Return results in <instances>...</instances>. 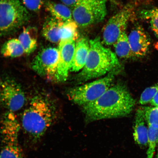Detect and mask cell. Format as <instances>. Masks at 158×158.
I'll list each match as a JSON object with an SVG mask.
<instances>
[{"label": "cell", "mask_w": 158, "mask_h": 158, "mask_svg": "<svg viewBox=\"0 0 158 158\" xmlns=\"http://www.w3.org/2000/svg\"><path fill=\"white\" fill-rule=\"evenodd\" d=\"M72 13L74 20L80 26L100 23L107 14L106 0H78Z\"/></svg>", "instance_id": "cell-7"}, {"label": "cell", "mask_w": 158, "mask_h": 158, "mask_svg": "<svg viewBox=\"0 0 158 158\" xmlns=\"http://www.w3.org/2000/svg\"><path fill=\"white\" fill-rule=\"evenodd\" d=\"M150 103L153 106H158V93L154 96Z\"/></svg>", "instance_id": "cell-28"}, {"label": "cell", "mask_w": 158, "mask_h": 158, "mask_svg": "<svg viewBox=\"0 0 158 158\" xmlns=\"http://www.w3.org/2000/svg\"><path fill=\"white\" fill-rule=\"evenodd\" d=\"M63 23L52 17L47 18L43 25V36L51 43H59L60 40L59 35V30Z\"/></svg>", "instance_id": "cell-17"}, {"label": "cell", "mask_w": 158, "mask_h": 158, "mask_svg": "<svg viewBox=\"0 0 158 158\" xmlns=\"http://www.w3.org/2000/svg\"><path fill=\"white\" fill-rule=\"evenodd\" d=\"M60 1L67 6L74 8L78 1V0H60Z\"/></svg>", "instance_id": "cell-27"}, {"label": "cell", "mask_w": 158, "mask_h": 158, "mask_svg": "<svg viewBox=\"0 0 158 158\" xmlns=\"http://www.w3.org/2000/svg\"><path fill=\"white\" fill-rule=\"evenodd\" d=\"M37 33L36 27H29L24 28L19 35L18 39L25 54H30L36 49Z\"/></svg>", "instance_id": "cell-15"}, {"label": "cell", "mask_w": 158, "mask_h": 158, "mask_svg": "<svg viewBox=\"0 0 158 158\" xmlns=\"http://www.w3.org/2000/svg\"><path fill=\"white\" fill-rule=\"evenodd\" d=\"M30 18L27 8L20 0H0V36L15 32Z\"/></svg>", "instance_id": "cell-5"}, {"label": "cell", "mask_w": 158, "mask_h": 158, "mask_svg": "<svg viewBox=\"0 0 158 158\" xmlns=\"http://www.w3.org/2000/svg\"><path fill=\"white\" fill-rule=\"evenodd\" d=\"M24 92L19 85L12 79H7L0 86V104L8 111L15 112L25 103Z\"/></svg>", "instance_id": "cell-10"}, {"label": "cell", "mask_w": 158, "mask_h": 158, "mask_svg": "<svg viewBox=\"0 0 158 158\" xmlns=\"http://www.w3.org/2000/svg\"><path fill=\"white\" fill-rule=\"evenodd\" d=\"M1 52L3 56L9 58H17L24 53L22 45L19 40L13 39L6 41L2 47Z\"/></svg>", "instance_id": "cell-18"}, {"label": "cell", "mask_w": 158, "mask_h": 158, "mask_svg": "<svg viewBox=\"0 0 158 158\" xmlns=\"http://www.w3.org/2000/svg\"><path fill=\"white\" fill-rule=\"evenodd\" d=\"M111 1H116V0H111Z\"/></svg>", "instance_id": "cell-30"}, {"label": "cell", "mask_w": 158, "mask_h": 158, "mask_svg": "<svg viewBox=\"0 0 158 158\" xmlns=\"http://www.w3.org/2000/svg\"><path fill=\"white\" fill-rule=\"evenodd\" d=\"M149 19L152 30L158 38V16L152 17Z\"/></svg>", "instance_id": "cell-26"}, {"label": "cell", "mask_w": 158, "mask_h": 158, "mask_svg": "<svg viewBox=\"0 0 158 158\" xmlns=\"http://www.w3.org/2000/svg\"><path fill=\"white\" fill-rule=\"evenodd\" d=\"M114 45L115 54L119 58H130L134 57L126 31L122 33Z\"/></svg>", "instance_id": "cell-19"}, {"label": "cell", "mask_w": 158, "mask_h": 158, "mask_svg": "<svg viewBox=\"0 0 158 158\" xmlns=\"http://www.w3.org/2000/svg\"><path fill=\"white\" fill-rule=\"evenodd\" d=\"M139 15L141 19H147L152 17L158 16V8L143 10L140 12Z\"/></svg>", "instance_id": "cell-25"}, {"label": "cell", "mask_w": 158, "mask_h": 158, "mask_svg": "<svg viewBox=\"0 0 158 158\" xmlns=\"http://www.w3.org/2000/svg\"><path fill=\"white\" fill-rule=\"evenodd\" d=\"M158 93V83L146 88L140 97L139 102L141 105L150 103L154 96Z\"/></svg>", "instance_id": "cell-23"}, {"label": "cell", "mask_w": 158, "mask_h": 158, "mask_svg": "<svg viewBox=\"0 0 158 158\" xmlns=\"http://www.w3.org/2000/svg\"><path fill=\"white\" fill-rule=\"evenodd\" d=\"M133 8L131 4H128L109 20L103 29L104 44L107 45H114L122 33L126 31Z\"/></svg>", "instance_id": "cell-9"}, {"label": "cell", "mask_w": 158, "mask_h": 158, "mask_svg": "<svg viewBox=\"0 0 158 158\" xmlns=\"http://www.w3.org/2000/svg\"><path fill=\"white\" fill-rule=\"evenodd\" d=\"M23 4L31 11H38L43 4L42 0H22Z\"/></svg>", "instance_id": "cell-24"}, {"label": "cell", "mask_w": 158, "mask_h": 158, "mask_svg": "<svg viewBox=\"0 0 158 158\" xmlns=\"http://www.w3.org/2000/svg\"><path fill=\"white\" fill-rule=\"evenodd\" d=\"M59 59L58 48L49 47L40 51L31 64L37 74L49 80H55Z\"/></svg>", "instance_id": "cell-8"}, {"label": "cell", "mask_w": 158, "mask_h": 158, "mask_svg": "<svg viewBox=\"0 0 158 158\" xmlns=\"http://www.w3.org/2000/svg\"><path fill=\"white\" fill-rule=\"evenodd\" d=\"M118 70L112 71L103 78L70 89L68 94L69 99L82 106L95 101L111 86Z\"/></svg>", "instance_id": "cell-6"}, {"label": "cell", "mask_w": 158, "mask_h": 158, "mask_svg": "<svg viewBox=\"0 0 158 158\" xmlns=\"http://www.w3.org/2000/svg\"><path fill=\"white\" fill-rule=\"evenodd\" d=\"M156 158H158V152H157Z\"/></svg>", "instance_id": "cell-29"}, {"label": "cell", "mask_w": 158, "mask_h": 158, "mask_svg": "<svg viewBox=\"0 0 158 158\" xmlns=\"http://www.w3.org/2000/svg\"><path fill=\"white\" fill-rule=\"evenodd\" d=\"M89 41L85 37L77 40L70 71L77 72L84 68L89 49Z\"/></svg>", "instance_id": "cell-13"}, {"label": "cell", "mask_w": 158, "mask_h": 158, "mask_svg": "<svg viewBox=\"0 0 158 158\" xmlns=\"http://www.w3.org/2000/svg\"><path fill=\"white\" fill-rule=\"evenodd\" d=\"M73 39L61 40L58 49L59 59L55 80L64 81L68 77L74 53L76 42Z\"/></svg>", "instance_id": "cell-11"}, {"label": "cell", "mask_w": 158, "mask_h": 158, "mask_svg": "<svg viewBox=\"0 0 158 158\" xmlns=\"http://www.w3.org/2000/svg\"><path fill=\"white\" fill-rule=\"evenodd\" d=\"M143 109L148 125L158 129V106H145Z\"/></svg>", "instance_id": "cell-22"}, {"label": "cell", "mask_w": 158, "mask_h": 158, "mask_svg": "<svg viewBox=\"0 0 158 158\" xmlns=\"http://www.w3.org/2000/svg\"><path fill=\"white\" fill-rule=\"evenodd\" d=\"M46 10L52 17L63 23L73 20V13L69 7L64 4L48 1L45 3Z\"/></svg>", "instance_id": "cell-16"}, {"label": "cell", "mask_w": 158, "mask_h": 158, "mask_svg": "<svg viewBox=\"0 0 158 158\" xmlns=\"http://www.w3.org/2000/svg\"><path fill=\"white\" fill-rule=\"evenodd\" d=\"M143 108L136 112L134 127L133 137L136 143L141 147L148 145V126H147Z\"/></svg>", "instance_id": "cell-14"}, {"label": "cell", "mask_w": 158, "mask_h": 158, "mask_svg": "<svg viewBox=\"0 0 158 158\" xmlns=\"http://www.w3.org/2000/svg\"><path fill=\"white\" fill-rule=\"evenodd\" d=\"M148 149L147 158H153L158 144V129L148 126Z\"/></svg>", "instance_id": "cell-21"}, {"label": "cell", "mask_w": 158, "mask_h": 158, "mask_svg": "<svg viewBox=\"0 0 158 158\" xmlns=\"http://www.w3.org/2000/svg\"><path fill=\"white\" fill-rule=\"evenodd\" d=\"M89 44L85 64L77 78L79 82L99 77L120 68L117 55L104 46L99 37L91 40Z\"/></svg>", "instance_id": "cell-3"}, {"label": "cell", "mask_w": 158, "mask_h": 158, "mask_svg": "<svg viewBox=\"0 0 158 158\" xmlns=\"http://www.w3.org/2000/svg\"><path fill=\"white\" fill-rule=\"evenodd\" d=\"M1 86V83H0V86Z\"/></svg>", "instance_id": "cell-31"}, {"label": "cell", "mask_w": 158, "mask_h": 158, "mask_svg": "<svg viewBox=\"0 0 158 158\" xmlns=\"http://www.w3.org/2000/svg\"><path fill=\"white\" fill-rule=\"evenodd\" d=\"M78 24L74 20L64 23L59 30L60 41L73 39L75 41L78 37Z\"/></svg>", "instance_id": "cell-20"}, {"label": "cell", "mask_w": 158, "mask_h": 158, "mask_svg": "<svg viewBox=\"0 0 158 158\" xmlns=\"http://www.w3.org/2000/svg\"><path fill=\"white\" fill-rule=\"evenodd\" d=\"M135 101L123 85L110 86L95 101L82 106L87 120L124 117L133 110Z\"/></svg>", "instance_id": "cell-1"}, {"label": "cell", "mask_w": 158, "mask_h": 158, "mask_svg": "<svg viewBox=\"0 0 158 158\" xmlns=\"http://www.w3.org/2000/svg\"><path fill=\"white\" fill-rule=\"evenodd\" d=\"M20 128V124L14 112L8 111L3 114L0 125V158H24L19 141Z\"/></svg>", "instance_id": "cell-4"}, {"label": "cell", "mask_w": 158, "mask_h": 158, "mask_svg": "<svg viewBox=\"0 0 158 158\" xmlns=\"http://www.w3.org/2000/svg\"><path fill=\"white\" fill-rule=\"evenodd\" d=\"M128 36L134 57L141 58L145 56L149 50L151 42L143 27L140 26L135 27Z\"/></svg>", "instance_id": "cell-12"}, {"label": "cell", "mask_w": 158, "mask_h": 158, "mask_svg": "<svg viewBox=\"0 0 158 158\" xmlns=\"http://www.w3.org/2000/svg\"><path fill=\"white\" fill-rule=\"evenodd\" d=\"M56 108L50 97L39 94L33 98L21 116V126L33 141L40 139L55 121Z\"/></svg>", "instance_id": "cell-2"}]
</instances>
